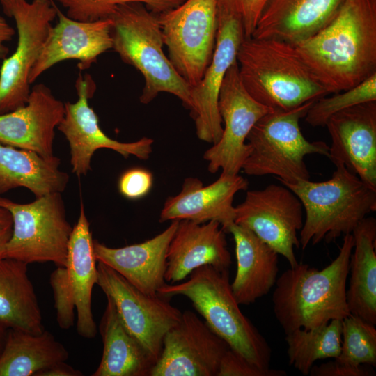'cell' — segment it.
Wrapping results in <instances>:
<instances>
[{"instance_id": "6da1fadb", "label": "cell", "mask_w": 376, "mask_h": 376, "mask_svg": "<svg viewBox=\"0 0 376 376\" xmlns=\"http://www.w3.org/2000/svg\"><path fill=\"white\" fill-rule=\"evenodd\" d=\"M294 46L329 94L358 85L376 73V0H344L329 23Z\"/></svg>"}, {"instance_id": "7a4b0ae2", "label": "cell", "mask_w": 376, "mask_h": 376, "mask_svg": "<svg viewBox=\"0 0 376 376\" xmlns=\"http://www.w3.org/2000/svg\"><path fill=\"white\" fill-rule=\"evenodd\" d=\"M353 246L352 234L345 235L338 256L322 269L298 263L277 278L272 297L273 311L285 334L350 315L346 284Z\"/></svg>"}, {"instance_id": "3957f363", "label": "cell", "mask_w": 376, "mask_h": 376, "mask_svg": "<svg viewBox=\"0 0 376 376\" xmlns=\"http://www.w3.org/2000/svg\"><path fill=\"white\" fill-rule=\"evenodd\" d=\"M237 62L247 92L272 110H290L329 94L290 43L245 38Z\"/></svg>"}, {"instance_id": "277c9868", "label": "cell", "mask_w": 376, "mask_h": 376, "mask_svg": "<svg viewBox=\"0 0 376 376\" xmlns=\"http://www.w3.org/2000/svg\"><path fill=\"white\" fill-rule=\"evenodd\" d=\"M335 166L331 178L326 181L281 183L299 198L305 211L299 237L302 250L309 244L330 243L352 233L363 219L376 210V188L343 164Z\"/></svg>"}, {"instance_id": "5b68a950", "label": "cell", "mask_w": 376, "mask_h": 376, "mask_svg": "<svg viewBox=\"0 0 376 376\" xmlns=\"http://www.w3.org/2000/svg\"><path fill=\"white\" fill-rule=\"evenodd\" d=\"M158 295L187 297L211 330L231 350L258 368H269L271 347L241 311L231 290L228 269L203 265L194 270L185 282L166 283Z\"/></svg>"}, {"instance_id": "8992f818", "label": "cell", "mask_w": 376, "mask_h": 376, "mask_svg": "<svg viewBox=\"0 0 376 376\" xmlns=\"http://www.w3.org/2000/svg\"><path fill=\"white\" fill-rule=\"evenodd\" d=\"M109 18L112 22V49L144 78L140 102L146 104L159 93H168L178 97L190 109L192 87L164 53L157 15L142 3L128 2L117 6Z\"/></svg>"}, {"instance_id": "52a82bcc", "label": "cell", "mask_w": 376, "mask_h": 376, "mask_svg": "<svg viewBox=\"0 0 376 376\" xmlns=\"http://www.w3.org/2000/svg\"><path fill=\"white\" fill-rule=\"evenodd\" d=\"M314 101L290 110H272L258 120L246 138L250 152L242 166L244 173L272 175L281 183L310 180L304 157L318 154L329 158V154L327 143L308 141L299 127Z\"/></svg>"}, {"instance_id": "ba28073f", "label": "cell", "mask_w": 376, "mask_h": 376, "mask_svg": "<svg viewBox=\"0 0 376 376\" xmlns=\"http://www.w3.org/2000/svg\"><path fill=\"white\" fill-rule=\"evenodd\" d=\"M0 206L13 219V232L6 245L5 258L26 264L53 263L65 266L73 227L67 219L61 192L18 203L0 197Z\"/></svg>"}, {"instance_id": "9c48e42d", "label": "cell", "mask_w": 376, "mask_h": 376, "mask_svg": "<svg viewBox=\"0 0 376 376\" xmlns=\"http://www.w3.org/2000/svg\"><path fill=\"white\" fill-rule=\"evenodd\" d=\"M3 13L16 24L15 52L3 59L0 68V114L23 107L31 88V70L38 58L52 22L56 17L54 0H0Z\"/></svg>"}, {"instance_id": "30bf717a", "label": "cell", "mask_w": 376, "mask_h": 376, "mask_svg": "<svg viewBox=\"0 0 376 376\" xmlns=\"http://www.w3.org/2000/svg\"><path fill=\"white\" fill-rule=\"evenodd\" d=\"M157 17L169 61L194 87L203 78L214 50L217 0H185Z\"/></svg>"}, {"instance_id": "8fae6325", "label": "cell", "mask_w": 376, "mask_h": 376, "mask_svg": "<svg viewBox=\"0 0 376 376\" xmlns=\"http://www.w3.org/2000/svg\"><path fill=\"white\" fill-rule=\"evenodd\" d=\"M303 210L289 188L271 184L246 192L244 201L235 206L234 223L252 231L292 267L298 264L295 248H300L297 233L304 224Z\"/></svg>"}, {"instance_id": "7c38bea8", "label": "cell", "mask_w": 376, "mask_h": 376, "mask_svg": "<svg viewBox=\"0 0 376 376\" xmlns=\"http://www.w3.org/2000/svg\"><path fill=\"white\" fill-rule=\"evenodd\" d=\"M218 107L224 123L220 139L207 149L203 158L209 172L236 175L249 156L246 138L254 125L272 111L247 92L239 75L237 61L228 70L221 86Z\"/></svg>"}, {"instance_id": "4fadbf2b", "label": "cell", "mask_w": 376, "mask_h": 376, "mask_svg": "<svg viewBox=\"0 0 376 376\" xmlns=\"http://www.w3.org/2000/svg\"><path fill=\"white\" fill-rule=\"evenodd\" d=\"M97 262V285L112 299L125 326L156 363L165 334L180 321L182 312L169 303L170 297L146 295L110 267Z\"/></svg>"}, {"instance_id": "5bb4252c", "label": "cell", "mask_w": 376, "mask_h": 376, "mask_svg": "<svg viewBox=\"0 0 376 376\" xmlns=\"http://www.w3.org/2000/svg\"><path fill=\"white\" fill-rule=\"evenodd\" d=\"M75 88L78 100L65 103V115L57 127L67 139L70 152L72 173L86 175L91 169V162L95 152L101 148L116 151L125 158L134 155L147 160L152 151L153 139L143 137L130 143L114 140L101 130L97 114L88 104L95 91V84L89 75L79 73Z\"/></svg>"}, {"instance_id": "9a60e30c", "label": "cell", "mask_w": 376, "mask_h": 376, "mask_svg": "<svg viewBox=\"0 0 376 376\" xmlns=\"http://www.w3.org/2000/svg\"><path fill=\"white\" fill-rule=\"evenodd\" d=\"M218 27L211 61L199 83L191 88L190 115L197 137L214 144L223 132L218 100L224 78L237 61L239 47L245 38L240 17L217 5Z\"/></svg>"}, {"instance_id": "2e32d148", "label": "cell", "mask_w": 376, "mask_h": 376, "mask_svg": "<svg viewBox=\"0 0 376 376\" xmlns=\"http://www.w3.org/2000/svg\"><path fill=\"white\" fill-rule=\"evenodd\" d=\"M229 348L196 313L185 311L165 334L149 376H217Z\"/></svg>"}, {"instance_id": "e0dca14e", "label": "cell", "mask_w": 376, "mask_h": 376, "mask_svg": "<svg viewBox=\"0 0 376 376\" xmlns=\"http://www.w3.org/2000/svg\"><path fill=\"white\" fill-rule=\"evenodd\" d=\"M329 159L376 188V101L343 109L327 120Z\"/></svg>"}, {"instance_id": "ac0fdd59", "label": "cell", "mask_w": 376, "mask_h": 376, "mask_svg": "<svg viewBox=\"0 0 376 376\" xmlns=\"http://www.w3.org/2000/svg\"><path fill=\"white\" fill-rule=\"evenodd\" d=\"M65 115V103L43 84L35 85L26 103L0 114V143L54 157L55 130Z\"/></svg>"}, {"instance_id": "d6986e66", "label": "cell", "mask_w": 376, "mask_h": 376, "mask_svg": "<svg viewBox=\"0 0 376 376\" xmlns=\"http://www.w3.org/2000/svg\"><path fill=\"white\" fill-rule=\"evenodd\" d=\"M56 17L58 21L51 27L41 53L31 70L30 84L63 61L77 60L80 70H87L100 54L112 49L111 19L80 22L68 17L58 7Z\"/></svg>"}, {"instance_id": "ffe728a7", "label": "cell", "mask_w": 376, "mask_h": 376, "mask_svg": "<svg viewBox=\"0 0 376 376\" xmlns=\"http://www.w3.org/2000/svg\"><path fill=\"white\" fill-rule=\"evenodd\" d=\"M248 181L239 174L221 173L212 183L204 186L197 178L185 179L181 191L164 203L159 222L190 220L198 223L217 221L226 233L235 221V194L248 187Z\"/></svg>"}, {"instance_id": "44dd1931", "label": "cell", "mask_w": 376, "mask_h": 376, "mask_svg": "<svg viewBox=\"0 0 376 376\" xmlns=\"http://www.w3.org/2000/svg\"><path fill=\"white\" fill-rule=\"evenodd\" d=\"M225 233L217 221L198 223L179 220L167 251L166 282L182 281L203 265L218 270L228 269L231 255Z\"/></svg>"}, {"instance_id": "7402d4cb", "label": "cell", "mask_w": 376, "mask_h": 376, "mask_svg": "<svg viewBox=\"0 0 376 376\" xmlns=\"http://www.w3.org/2000/svg\"><path fill=\"white\" fill-rule=\"evenodd\" d=\"M171 221L163 232L139 244L111 248L93 240L97 261L110 267L142 292L158 295L166 284L167 251L179 220Z\"/></svg>"}, {"instance_id": "603a6c76", "label": "cell", "mask_w": 376, "mask_h": 376, "mask_svg": "<svg viewBox=\"0 0 376 376\" xmlns=\"http://www.w3.org/2000/svg\"><path fill=\"white\" fill-rule=\"evenodd\" d=\"M344 0H267L252 33L296 45L334 17Z\"/></svg>"}, {"instance_id": "cb8c5ba5", "label": "cell", "mask_w": 376, "mask_h": 376, "mask_svg": "<svg viewBox=\"0 0 376 376\" xmlns=\"http://www.w3.org/2000/svg\"><path fill=\"white\" fill-rule=\"evenodd\" d=\"M226 233L233 235L237 261L231 290L239 304L249 305L274 286L278 278L279 253L252 231L235 223Z\"/></svg>"}, {"instance_id": "d4e9b609", "label": "cell", "mask_w": 376, "mask_h": 376, "mask_svg": "<svg viewBox=\"0 0 376 376\" xmlns=\"http://www.w3.org/2000/svg\"><path fill=\"white\" fill-rule=\"evenodd\" d=\"M96 262L90 224L81 202L70 237L65 267L77 311V331L86 338L97 334L91 306L93 288L97 281Z\"/></svg>"}, {"instance_id": "484cf974", "label": "cell", "mask_w": 376, "mask_h": 376, "mask_svg": "<svg viewBox=\"0 0 376 376\" xmlns=\"http://www.w3.org/2000/svg\"><path fill=\"white\" fill-rule=\"evenodd\" d=\"M106 297L99 326L102 355L92 376H149L155 360L125 326L112 299Z\"/></svg>"}, {"instance_id": "4316f807", "label": "cell", "mask_w": 376, "mask_h": 376, "mask_svg": "<svg viewBox=\"0 0 376 376\" xmlns=\"http://www.w3.org/2000/svg\"><path fill=\"white\" fill-rule=\"evenodd\" d=\"M61 160L54 156L47 159L26 150L0 143V194L17 187H24L36 198L62 193L69 175L60 169Z\"/></svg>"}, {"instance_id": "83f0119b", "label": "cell", "mask_w": 376, "mask_h": 376, "mask_svg": "<svg viewBox=\"0 0 376 376\" xmlns=\"http://www.w3.org/2000/svg\"><path fill=\"white\" fill-rule=\"evenodd\" d=\"M354 246L346 297L350 314L376 324V219H363L352 233Z\"/></svg>"}, {"instance_id": "f1b7e54d", "label": "cell", "mask_w": 376, "mask_h": 376, "mask_svg": "<svg viewBox=\"0 0 376 376\" xmlns=\"http://www.w3.org/2000/svg\"><path fill=\"white\" fill-rule=\"evenodd\" d=\"M27 266L13 258L0 260V322L8 329L40 334L45 327Z\"/></svg>"}, {"instance_id": "f546056e", "label": "cell", "mask_w": 376, "mask_h": 376, "mask_svg": "<svg viewBox=\"0 0 376 376\" xmlns=\"http://www.w3.org/2000/svg\"><path fill=\"white\" fill-rule=\"evenodd\" d=\"M68 357L65 346L45 329L31 334L10 329L0 354V376H35Z\"/></svg>"}, {"instance_id": "4dcf8cb0", "label": "cell", "mask_w": 376, "mask_h": 376, "mask_svg": "<svg viewBox=\"0 0 376 376\" xmlns=\"http://www.w3.org/2000/svg\"><path fill=\"white\" fill-rule=\"evenodd\" d=\"M341 321L332 320L315 328L297 329L285 334L289 364L308 375L317 360L338 357L341 349Z\"/></svg>"}, {"instance_id": "1f68e13d", "label": "cell", "mask_w": 376, "mask_h": 376, "mask_svg": "<svg viewBox=\"0 0 376 376\" xmlns=\"http://www.w3.org/2000/svg\"><path fill=\"white\" fill-rule=\"evenodd\" d=\"M341 349L336 361L351 366H376L375 325L350 314L342 320Z\"/></svg>"}, {"instance_id": "d6a6232c", "label": "cell", "mask_w": 376, "mask_h": 376, "mask_svg": "<svg viewBox=\"0 0 376 376\" xmlns=\"http://www.w3.org/2000/svg\"><path fill=\"white\" fill-rule=\"evenodd\" d=\"M370 101H376V73L351 88L314 101L304 116L305 121L312 127H325L334 114Z\"/></svg>"}, {"instance_id": "836d02e7", "label": "cell", "mask_w": 376, "mask_h": 376, "mask_svg": "<svg viewBox=\"0 0 376 376\" xmlns=\"http://www.w3.org/2000/svg\"><path fill=\"white\" fill-rule=\"evenodd\" d=\"M65 9V15L80 22L109 18L115 8L128 2L143 3L152 13L159 15L176 8L185 0H54Z\"/></svg>"}, {"instance_id": "e575fe53", "label": "cell", "mask_w": 376, "mask_h": 376, "mask_svg": "<svg viewBox=\"0 0 376 376\" xmlns=\"http://www.w3.org/2000/svg\"><path fill=\"white\" fill-rule=\"evenodd\" d=\"M50 285L53 291L58 324L62 329H68L75 322V305L65 266H58L52 272Z\"/></svg>"}, {"instance_id": "d590c367", "label": "cell", "mask_w": 376, "mask_h": 376, "mask_svg": "<svg viewBox=\"0 0 376 376\" xmlns=\"http://www.w3.org/2000/svg\"><path fill=\"white\" fill-rule=\"evenodd\" d=\"M282 370L263 369L249 362L230 348L223 355L217 376H285Z\"/></svg>"}, {"instance_id": "8d00e7d4", "label": "cell", "mask_w": 376, "mask_h": 376, "mask_svg": "<svg viewBox=\"0 0 376 376\" xmlns=\"http://www.w3.org/2000/svg\"><path fill=\"white\" fill-rule=\"evenodd\" d=\"M152 174L142 168L125 171L118 180L119 192L125 198L136 200L146 196L152 186Z\"/></svg>"}, {"instance_id": "74e56055", "label": "cell", "mask_w": 376, "mask_h": 376, "mask_svg": "<svg viewBox=\"0 0 376 376\" xmlns=\"http://www.w3.org/2000/svg\"><path fill=\"white\" fill-rule=\"evenodd\" d=\"M267 0H217V5L238 15L245 38H250Z\"/></svg>"}, {"instance_id": "f35d334b", "label": "cell", "mask_w": 376, "mask_h": 376, "mask_svg": "<svg viewBox=\"0 0 376 376\" xmlns=\"http://www.w3.org/2000/svg\"><path fill=\"white\" fill-rule=\"evenodd\" d=\"M373 372L359 366L342 363L336 359L320 366H313L309 372L311 376H370Z\"/></svg>"}, {"instance_id": "ab89813d", "label": "cell", "mask_w": 376, "mask_h": 376, "mask_svg": "<svg viewBox=\"0 0 376 376\" xmlns=\"http://www.w3.org/2000/svg\"><path fill=\"white\" fill-rule=\"evenodd\" d=\"M12 232V216L8 210L0 206V260L5 258L6 245Z\"/></svg>"}, {"instance_id": "60d3db41", "label": "cell", "mask_w": 376, "mask_h": 376, "mask_svg": "<svg viewBox=\"0 0 376 376\" xmlns=\"http://www.w3.org/2000/svg\"><path fill=\"white\" fill-rule=\"evenodd\" d=\"M82 373L66 363L58 362L37 373L35 376H81Z\"/></svg>"}, {"instance_id": "b9f144b4", "label": "cell", "mask_w": 376, "mask_h": 376, "mask_svg": "<svg viewBox=\"0 0 376 376\" xmlns=\"http://www.w3.org/2000/svg\"><path fill=\"white\" fill-rule=\"evenodd\" d=\"M15 34L14 29L3 17L0 16V58H6L9 50L4 43L10 41Z\"/></svg>"}, {"instance_id": "7bdbcfd3", "label": "cell", "mask_w": 376, "mask_h": 376, "mask_svg": "<svg viewBox=\"0 0 376 376\" xmlns=\"http://www.w3.org/2000/svg\"><path fill=\"white\" fill-rule=\"evenodd\" d=\"M8 331V329H7L1 322H0V354L4 346Z\"/></svg>"}]
</instances>
